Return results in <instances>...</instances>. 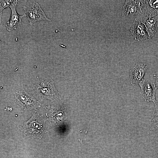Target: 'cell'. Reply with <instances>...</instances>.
I'll return each mask as SVG.
<instances>
[{
    "label": "cell",
    "instance_id": "obj_1",
    "mask_svg": "<svg viewBox=\"0 0 158 158\" xmlns=\"http://www.w3.org/2000/svg\"><path fill=\"white\" fill-rule=\"evenodd\" d=\"M33 89L42 100L47 99L55 101L61 99L60 93L55 87L53 80L50 78L37 77Z\"/></svg>",
    "mask_w": 158,
    "mask_h": 158
},
{
    "label": "cell",
    "instance_id": "obj_2",
    "mask_svg": "<svg viewBox=\"0 0 158 158\" xmlns=\"http://www.w3.org/2000/svg\"><path fill=\"white\" fill-rule=\"evenodd\" d=\"M44 121L38 112L35 111L30 120L21 126L20 129L27 136L38 137L41 136L45 131Z\"/></svg>",
    "mask_w": 158,
    "mask_h": 158
},
{
    "label": "cell",
    "instance_id": "obj_3",
    "mask_svg": "<svg viewBox=\"0 0 158 158\" xmlns=\"http://www.w3.org/2000/svg\"><path fill=\"white\" fill-rule=\"evenodd\" d=\"M15 102L24 110H31L40 107L41 104L30 94L24 90L17 91L15 95Z\"/></svg>",
    "mask_w": 158,
    "mask_h": 158
},
{
    "label": "cell",
    "instance_id": "obj_4",
    "mask_svg": "<svg viewBox=\"0 0 158 158\" xmlns=\"http://www.w3.org/2000/svg\"><path fill=\"white\" fill-rule=\"evenodd\" d=\"M23 8L24 11V15L27 17L29 24L30 25L41 20H51L47 17L40 4L36 1L29 6H23Z\"/></svg>",
    "mask_w": 158,
    "mask_h": 158
},
{
    "label": "cell",
    "instance_id": "obj_5",
    "mask_svg": "<svg viewBox=\"0 0 158 158\" xmlns=\"http://www.w3.org/2000/svg\"><path fill=\"white\" fill-rule=\"evenodd\" d=\"M140 87L141 96L147 102H152L154 104L155 100L157 88L155 83L148 79H143L139 84Z\"/></svg>",
    "mask_w": 158,
    "mask_h": 158
},
{
    "label": "cell",
    "instance_id": "obj_6",
    "mask_svg": "<svg viewBox=\"0 0 158 158\" xmlns=\"http://www.w3.org/2000/svg\"><path fill=\"white\" fill-rule=\"evenodd\" d=\"M147 67L148 64L146 63H137L130 70V82L133 86H136L142 80Z\"/></svg>",
    "mask_w": 158,
    "mask_h": 158
},
{
    "label": "cell",
    "instance_id": "obj_7",
    "mask_svg": "<svg viewBox=\"0 0 158 158\" xmlns=\"http://www.w3.org/2000/svg\"><path fill=\"white\" fill-rule=\"evenodd\" d=\"M18 3V0H14L9 7L11 10V15L6 25V29L8 31L16 29L17 27L21 24L22 18L25 16L24 15H19L17 13L16 7Z\"/></svg>",
    "mask_w": 158,
    "mask_h": 158
},
{
    "label": "cell",
    "instance_id": "obj_8",
    "mask_svg": "<svg viewBox=\"0 0 158 158\" xmlns=\"http://www.w3.org/2000/svg\"><path fill=\"white\" fill-rule=\"evenodd\" d=\"M130 32L135 39L138 41H145L149 38L145 25L138 19H135L132 25Z\"/></svg>",
    "mask_w": 158,
    "mask_h": 158
},
{
    "label": "cell",
    "instance_id": "obj_9",
    "mask_svg": "<svg viewBox=\"0 0 158 158\" xmlns=\"http://www.w3.org/2000/svg\"><path fill=\"white\" fill-rule=\"evenodd\" d=\"M142 13L140 1H126L123 9L122 16H130Z\"/></svg>",
    "mask_w": 158,
    "mask_h": 158
},
{
    "label": "cell",
    "instance_id": "obj_10",
    "mask_svg": "<svg viewBox=\"0 0 158 158\" xmlns=\"http://www.w3.org/2000/svg\"><path fill=\"white\" fill-rule=\"evenodd\" d=\"M142 13L147 16H158V0H141Z\"/></svg>",
    "mask_w": 158,
    "mask_h": 158
},
{
    "label": "cell",
    "instance_id": "obj_11",
    "mask_svg": "<svg viewBox=\"0 0 158 158\" xmlns=\"http://www.w3.org/2000/svg\"><path fill=\"white\" fill-rule=\"evenodd\" d=\"M141 21L145 26L148 38H151L156 32L158 27V16L152 17L145 16Z\"/></svg>",
    "mask_w": 158,
    "mask_h": 158
},
{
    "label": "cell",
    "instance_id": "obj_12",
    "mask_svg": "<svg viewBox=\"0 0 158 158\" xmlns=\"http://www.w3.org/2000/svg\"><path fill=\"white\" fill-rule=\"evenodd\" d=\"M155 106L152 116L150 119V130L148 133L158 129V101L154 103Z\"/></svg>",
    "mask_w": 158,
    "mask_h": 158
},
{
    "label": "cell",
    "instance_id": "obj_13",
    "mask_svg": "<svg viewBox=\"0 0 158 158\" xmlns=\"http://www.w3.org/2000/svg\"><path fill=\"white\" fill-rule=\"evenodd\" d=\"M14 0H0V21L2 11L5 8L9 7Z\"/></svg>",
    "mask_w": 158,
    "mask_h": 158
},
{
    "label": "cell",
    "instance_id": "obj_14",
    "mask_svg": "<svg viewBox=\"0 0 158 158\" xmlns=\"http://www.w3.org/2000/svg\"><path fill=\"white\" fill-rule=\"evenodd\" d=\"M155 84L157 89H158V75L156 79Z\"/></svg>",
    "mask_w": 158,
    "mask_h": 158
}]
</instances>
